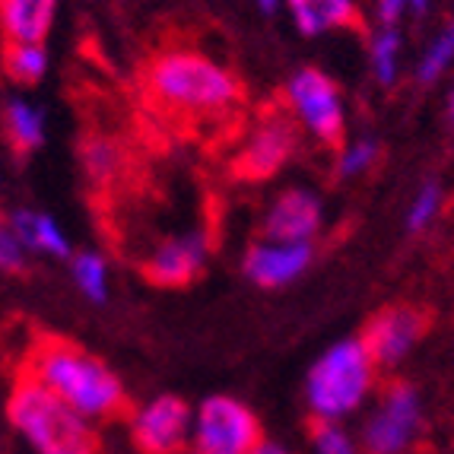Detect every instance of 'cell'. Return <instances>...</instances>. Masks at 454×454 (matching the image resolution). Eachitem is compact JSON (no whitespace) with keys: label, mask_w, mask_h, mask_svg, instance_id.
Listing matches in <instances>:
<instances>
[{"label":"cell","mask_w":454,"mask_h":454,"mask_svg":"<svg viewBox=\"0 0 454 454\" xmlns=\"http://www.w3.org/2000/svg\"><path fill=\"white\" fill-rule=\"evenodd\" d=\"M83 162L92 178H108L118 168V150L108 140H90L83 150Z\"/></svg>","instance_id":"26"},{"label":"cell","mask_w":454,"mask_h":454,"mask_svg":"<svg viewBox=\"0 0 454 454\" xmlns=\"http://www.w3.org/2000/svg\"><path fill=\"white\" fill-rule=\"evenodd\" d=\"M7 137L20 153L38 150L45 140V114L26 98H13L7 106Z\"/></svg>","instance_id":"17"},{"label":"cell","mask_w":454,"mask_h":454,"mask_svg":"<svg viewBox=\"0 0 454 454\" xmlns=\"http://www.w3.org/2000/svg\"><path fill=\"white\" fill-rule=\"evenodd\" d=\"M13 223L16 235H20V242L26 245V251H42V254H54V258H67L70 254V242L64 229L45 216V213H35V210H16L10 216Z\"/></svg>","instance_id":"16"},{"label":"cell","mask_w":454,"mask_h":454,"mask_svg":"<svg viewBox=\"0 0 454 454\" xmlns=\"http://www.w3.org/2000/svg\"><path fill=\"white\" fill-rule=\"evenodd\" d=\"M410 10V0H375V16H379L381 26H397L401 16Z\"/></svg>","instance_id":"27"},{"label":"cell","mask_w":454,"mask_h":454,"mask_svg":"<svg viewBox=\"0 0 454 454\" xmlns=\"http://www.w3.org/2000/svg\"><path fill=\"white\" fill-rule=\"evenodd\" d=\"M248 454H289V451H286V448H283V445H277V442H267V439H261L258 445L251 448Z\"/></svg>","instance_id":"28"},{"label":"cell","mask_w":454,"mask_h":454,"mask_svg":"<svg viewBox=\"0 0 454 454\" xmlns=\"http://www.w3.org/2000/svg\"><path fill=\"white\" fill-rule=\"evenodd\" d=\"M325 207L318 194L305 188H289L273 197L264 213V239L273 242H311L321 232Z\"/></svg>","instance_id":"13"},{"label":"cell","mask_w":454,"mask_h":454,"mask_svg":"<svg viewBox=\"0 0 454 454\" xmlns=\"http://www.w3.org/2000/svg\"><path fill=\"white\" fill-rule=\"evenodd\" d=\"M311 451L315 454H363L356 439L340 423H318L311 432Z\"/></svg>","instance_id":"24"},{"label":"cell","mask_w":454,"mask_h":454,"mask_svg":"<svg viewBox=\"0 0 454 454\" xmlns=\"http://www.w3.org/2000/svg\"><path fill=\"white\" fill-rule=\"evenodd\" d=\"M58 0H0V26L7 42L42 45L51 32Z\"/></svg>","instance_id":"14"},{"label":"cell","mask_w":454,"mask_h":454,"mask_svg":"<svg viewBox=\"0 0 454 454\" xmlns=\"http://www.w3.org/2000/svg\"><path fill=\"white\" fill-rule=\"evenodd\" d=\"M311 258H315L311 242H273V239H261L245 254V277L264 289H280L299 280L309 270Z\"/></svg>","instance_id":"11"},{"label":"cell","mask_w":454,"mask_h":454,"mask_svg":"<svg viewBox=\"0 0 454 454\" xmlns=\"http://www.w3.org/2000/svg\"><path fill=\"white\" fill-rule=\"evenodd\" d=\"M423 429V401L413 385L391 381L363 426V454H407Z\"/></svg>","instance_id":"6"},{"label":"cell","mask_w":454,"mask_h":454,"mask_svg":"<svg viewBox=\"0 0 454 454\" xmlns=\"http://www.w3.org/2000/svg\"><path fill=\"white\" fill-rule=\"evenodd\" d=\"M379 156H381L379 140L359 137V140H353V144H347L340 150V156H337V172H340L343 178H359V175H365L369 168H375Z\"/></svg>","instance_id":"22"},{"label":"cell","mask_w":454,"mask_h":454,"mask_svg":"<svg viewBox=\"0 0 454 454\" xmlns=\"http://www.w3.org/2000/svg\"><path fill=\"white\" fill-rule=\"evenodd\" d=\"M146 86L162 108L188 118H213L242 98L232 70L188 48L162 51L146 70Z\"/></svg>","instance_id":"2"},{"label":"cell","mask_w":454,"mask_h":454,"mask_svg":"<svg viewBox=\"0 0 454 454\" xmlns=\"http://www.w3.org/2000/svg\"><path fill=\"white\" fill-rule=\"evenodd\" d=\"M10 419L35 454H98L90 419L26 375H20L10 394Z\"/></svg>","instance_id":"4"},{"label":"cell","mask_w":454,"mask_h":454,"mask_svg":"<svg viewBox=\"0 0 454 454\" xmlns=\"http://www.w3.org/2000/svg\"><path fill=\"white\" fill-rule=\"evenodd\" d=\"M286 10L305 35H327L356 23V0H286Z\"/></svg>","instance_id":"15"},{"label":"cell","mask_w":454,"mask_h":454,"mask_svg":"<svg viewBox=\"0 0 454 454\" xmlns=\"http://www.w3.org/2000/svg\"><path fill=\"white\" fill-rule=\"evenodd\" d=\"M74 280L80 293L90 302H106L108 299V264L96 251H83L74 258Z\"/></svg>","instance_id":"20"},{"label":"cell","mask_w":454,"mask_h":454,"mask_svg":"<svg viewBox=\"0 0 454 454\" xmlns=\"http://www.w3.org/2000/svg\"><path fill=\"white\" fill-rule=\"evenodd\" d=\"M210 258V242L204 232H182L156 245L146 258V280L156 286H188L200 277Z\"/></svg>","instance_id":"12"},{"label":"cell","mask_w":454,"mask_h":454,"mask_svg":"<svg viewBox=\"0 0 454 454\" xmlns=\"http://www.w3.org/2000/svg\"><path fill=\"white\" fill-rule=\"evenodd\" d=\"M286 108L295 128H302L318 144H340L347 108L343 96L331 76L315 67H305L289 76L286 83Z\"/></svg>","instance_id":"7"},{"label":"cell","mask_w":454,"mask_h":454,"mask_svg":"<svg viewBox=\"0 0 454 454\" xmlns=\"http://www.w3.org/2000/svg\"><path fill=\"white\" fill-rule=\"evenodd\" d=\"M426 7H429V0H410V10H413V13H426Z\"/></svg>","instance_id":"30"},{"label":"cell","mask_w":454,"mask_h":454,"mask_svg":"<svg viewBox=\"0 0 454 454\" xmlns=\"http://www.w3.org/2000/svg\"><path fill=\"white\" fill-rule=\"evenodd\" d=\"M369 61H372V74H375V80L381 86L397 83V76H401V35H397V29L381 26L372 35Z\"/></svg>","instance_id":"19"},{"label":"cell","mask_w":454,"mask_h":454,"mask_svg":"<svg viewBox=\"0 0 454 454\" xmlns=\"http://www.w3.org/2000/svg\"><path fill=\"white\" fill-rule=\"evenodd\" d=\"M26 379L51 391L61 403H67L74 413H80L90 423L114 419L128 407L121 379L108 369L102 359L86 353L70 340L45 337L29 349L26 356Z\"/></svg>","instance_id":"1"},{"label":"cell","mask_w":454,"mask_h":454,"mask_svg":"<svg viewBox=\"0 0 454 454\" xmlns=\"http://www.w3.org/2000/svg\"><path fill=\"white\" fill-rule=\"evenodd\" d=\"M295 144H299V137H295L293 118L283 112H270L248 130L242 150L235 156V168L242 178L267 182L293 160Z\"/></svg>","instance_id":"8"},{"label":"cell","mask_w":454,"mask_h":454,"mask_svg":"<svg viewBox=\"0 0 454 454\" xmlns=\"http://www.w3.org/2000/svg\"><path fill=\"white\" fill-rule=\"evenodd\" d=\"M0 270L23 273L26 270V245L20 242L13 223L0 216Z\"/></svg>","instance_id":"25"},{"label":"cell","mask_w":454,"mask_h":454,"mask_svg":"<svg viewBox=\"0 0 454 454\" xmlns=\"http://www.w3.org/2000/svg\"><path fill=\"white\" fill-rule=\"evenodd\" d=\"M379 365L359 337L337 340L318 356L305 379V401L318 423H340L353 417L375 391Z\"/></svg>","instance_id":"3"},{"label":"cell","mask_w":454,"mask_h":454,"mask_svg":"<svg viewBox=\"0 0 454 454\" xmlns=\"http://www.w3.org/2000/svg\"><path fill=\"white\" fill-rule=\"evenodd\" d=\"M251 4L258 10H264V13H273V10L280 7V0H251Z\"/></svg>","instance_id":"29"},{"label":"cell","mask_w":454,"mask_h":454,"mask_svg":"<svg viewBox=\"0 0 454 454\" xmlns=\"http://www.w3.org/2000/svg\"><path fill=\"white\" fill-rule=\"evenodd\" d=\"M451 64H454V20L439 32V35L432 38L429 48H426L423 58H419V67H417L419 83L439 80Z\"/></svg>","instance_id":"21"},{"label":"cell","mask_w":454,"mask_h":454,"mask_svg":"<svg viewBox=\"0 0 454 454\" xmlns=\"http://www.w3.org/2000/svg\"><path fill=\"white\" fill-rule=\"evenodd\" d=\"M448 121L454 124V86H451V92H448Z\"/></svg>","instance_id":"31"},{"label":"cell","mask_w":454,"mask_h":454,"mask_svg":"<svg viewBox=\"0 0 454 454\" xmlns=\"http://www.w3.org/2000/svg\"><path fill=\"white\" fill-rule=\"evenodd\" d=\"M191 417L194 410L182 397L160 394L146 401L130 419L134 445L144 454H182L191 439Z\"/></svg>","instance_id":"9"},{"label":"cell","mask_w":454,"mask_h":454,"mask_svg":"<svg viewBox=\"0 0 454 454\" xmlns=\"http://www.w3.org/2000/svg\"><path fill=\"white\" fill-rule=\"evenodd\" d=\"M4 70L13 83L35 86L48 70V51L42 45H26V42H10L4 51Z\"/></svg>","instance_id":"18"},{"label":"cell","mask_w":454,"mask_h":454,"mask_svg":"<svg viewBox=\"0 0 454 454\" xmlns=\"http://www.w3.org/2000/svg\"><path fill=\"white\" fill-rule=\"evenodd\" d=\"M426 333V315L413 305H391L381 309L375 318L365 325L363 347L369 349L372 363L379 369H394L417 349Z\"/></svg>","instance_id":"10"},{"label":"cell","mask_w":454,"mask_h":454,"mask_svg":"<svg viewBox=\"0 0 454 454\" xmlns=\"http://www.w3.org/2000/svg\"><path fill=\"white\" fill-rule=\"evenodd\" d=\"M264 439L254 410L229 394L207 397L191 417V454H248Z\"/></svg>","instance_id":"5"},{"label":"cell","mask_w":454,"mask_h":454,"mask_svg":"<svg viewBox=\"0 0 454 454\" xmlns=\"http://www.w3.org/2000/svg\"><path fill=\"white\" fill-rule=\"evenodd\" d=\"M442 200H445V194H442L439 182L423 184V188L413 194V200H410V210H407L410 232H423V229H429L432 223H435V216H439Z\"/></svg>","instance_id":"23"}]
</instances>
